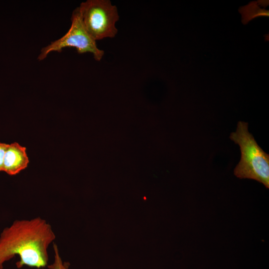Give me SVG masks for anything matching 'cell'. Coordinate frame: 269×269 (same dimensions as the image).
<instances>
[{
  "label": "cell",
  "mask_w": 269,
  "mask_h": 269,
  "mask_svg": "<svg viewBox=\"0 0 269 269\" xmlns=\"http://www.w3.org/2000/svg\"><path fill=\"white\" fill-rule=\"evenodd\" d=\"M242 8V9H240V11L243 15L244 23L248 22L251 19L260 15H269L268 11L264 12L265 9H260L255 2L250 3L249 5Z\"/></svg>",
  "instance_id": "cell-6"
},
{
  "label": "cell",
  "mask_w": 269,
  "mask_h": 269,
  "mask_svg": "<svg viewBox=\"0 0 269 269\" xmlns=\"http://www.w3.org/2000/svg\"><path fill=\"white\" fill-rule=\"evenodd\" d=\"M230 139L239 145L241 159L234 170L240 179H251L269 188V155L259 145L248 131V123L240 121Z\"/></svg>",
  "instance_id": "cell-2"
},
{
  "label": "cell",
  "mask_w": 269,
  "mask_h": 269,
  "mask_svg": "<svg viewBox=\"0 0 269 269\" xmlns=\"http://www.w3.org/2000/svg\"><path fill=\"white\" fill-rule=\"evenodd\" d=\"M78 7L84 27L94 40L115 37L119 15L117 7L110 0H88Z\"/></svg>",
  "instance_id": "cell-3"
},
{
  "label": "cell",
  "mask_w": 269,
  "mask_h": 269,
  "mask_svg": "<svg viewBox=\"0 0 269 269\" xmlns=\"http://www.w3.org/2000/svg\"><path fill=\"white\" fill-rule=\"evenodd\" d=\"M71 20V27L64 35L41 49L37 57L38 60H43L52 51L61 52L66 47H74L79 54L90 52L93 54L96 61L101 60L104 51L97 47L96 41L85 29L80 17L78 7L73 11Z\"/></svg>",
  "instance_id": "cell-4"
},
{
  "label": "cell",
  "mask_w": 269,
  "mask_h": 269,
  "mask_svg": "<svg viewBox=\"0 0 269 269\" xmlns=\"http://www.w3.org/2000/svg\"><path fill=\"white\" fill-rule=\"evenodd\" d=\"M29 162L26 148L17 142L8 144L3 164L2 171L15 175L25 169Z\"/></svg>",
  "instance_id": "cell-5"
},
{
  "label": "cell",
  "mask_w": 269,
  "mask_h": 269,
  "mask_svg": "<svg viewBox=\"0 0 269 269\" xmlns=\"http://www.w3.org/2000/svg\"><path fill=\"white\" fill-rule=\"evenodd\" d=\"M55 238L51 225L40 217L15 220L0 235V269L16 255L18 269L47 267L48 248Z\"/></svg>",
  "instance_id": "cell-1"
},
{
  "label": "cell",
  "mask_w": 269,
  "mask_h": 269,
  "mask_svg": "<svg viewBox=\"0 0 269 269\" xmlns=\"http://www.w3.org/2000/svg\"><path fill=\"white\" fill-rule=\"evenodd\" d=\"M54 259L53 263L47 266L49 269H69V264L63 261L59 253L58 246L53 244Z\"/></svg>",
  "instance_id": "cell-7"
},
{
  "label": "cell",
  "mask_w": 269,
  "mask_h": 269,
  "mask_svg": "<svg viewBox=\"0 0 269 269\" xmlns=\"http://www.w3.org/2000/svg\"><path fill=\"white\" fill-rule=\"evenodd\" d=\"M7 145V143L0 142V171H2L4 157Z\"/></svg>",
  "instance_id": "cell-8"
}]
</instances>
